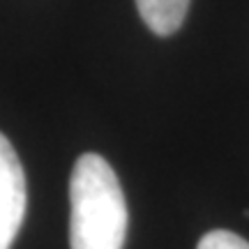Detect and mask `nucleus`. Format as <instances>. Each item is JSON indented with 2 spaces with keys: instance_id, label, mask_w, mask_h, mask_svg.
<instances>
[{
  "instance_id": "1",
  "label": "nucleus",
  "mask_w": 249,
  "mask_h": 249,
  "mask_svg": "<svg viewBox=\"0 0 249 249\" xmlns=\"http://www.w3.org/2000/svg\"><path fill=\"white\" fill-rule=\"evenodd\" d=\"M70 245L71 249H123L127 233V203L102 155H81L70 178Z\"/></svg>"
},
{
  "instance_id": "2",
  "label": "nucleus",
  "mask_w": 249,
  "mask_h": 249,
  "mask_svg": "<svg viewBox=\"0 0 249 249\" xmlns=\"http://www.w3.org/2000/svg\"><path fill=\"white\" fill-rule=\"evenodd\" d=\"M26 173L14 145L0 134V249H12L26 217Z\"/></svg>"
},
{
  "instance_id": "3",
  "label": "nucleus",
  "mask_w": 249,
  "mask_h": 249,
  "mask_svg": "<svg viewBox=\"0 0 249 249\" xmlns=\"http://www.w3.org/2000/svg\"><path fill=\"white\" fill-rule=\"evenodd\" d=\"M136 9L155 35H173L187 17L189 0H136Z\"/></svg>"
},
{
  "instance_id": "4",
  "label": "nucleus",
  "mask_w": 249,
  "mask_h": 249,
  "mask_svg": "<svg viewBox=\"0 0 249 249\" xmlns=\"http://www.w3.org/2000/svg\"><path fill=\"white\" fill-rule=\"evenodd\" d=\"M196 249H249V242L231 231H210L201 238Z\"/></svg>"
}]
</instances>
